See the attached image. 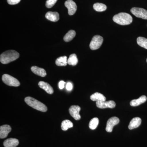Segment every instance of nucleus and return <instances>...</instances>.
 <instances>
[{
    "label": "nucleus",
    "instance_id": "nucleus-1",
    "mask_svg": "<svg viewBox=\"0 0 147 147\" xmlns=\"http://www.w3.org/2000/svg\"><path fill=\"white\" fill-rule=\"evenodd\" d=\"M19 57L18 52L13 50H8L3 53L0 56V61L3 64H8L16 60Z\"/></svg>",
    "mask_w": 147,
    "mask_h": 147
},
{
    "label": "nucleus",
    "instance_id": "nucleus-2",
    "mask_svg": "<svg viewBox=\"0 0 147 147\" xmlns=\"http://www.w3.org/2000/svg\"><path fill=\"white\" fill-rule=\"evenodd\" d=\"M113 20L119 25L125 26L131 24L133 21V18L130 14L125 12H121L115 15L113 17Z\"/></svg>",
    "mask_w": 147,
    "mask_h": 147
},
{
    "label": "nucleus",
    "instance_id": "nucleus-3",
    "mask_svg": "<svg viewBox=\"0 0 147 147\" xmlns=\"http://www.w3.org/2000/svg\"><path fill=\"white\" fill-rule=\"evenodd\" d=\"M25 101L28 105L36 110L42 112L47 111V107L45 104L33 98L30 96L26 97L25 98Z\"/></svg>",
    "mask_w": 147,
    "mask_h": 147
},
{
    "label": "nucleus",
    "instance_id": "nucleus-4",
    "mask_svg": "<svg viewBox=\"0 0 147 147\" xmlns=\"http://www.w3.org/2000/svg\"><path fill=\"white\" fill-rule=\"evenodd\" d=\"M3 82L7 86H10L18 87L20 83L16 78L7 74H3L2 76Z\"/></svg>",
    "mask_w": 147,
    "mask_h": 147
},
{
    "label": "nucleus",
    "instance_id": "nucleus-5",
    "mask_svg": "<svg viewBox=\"0 0 147 147\" xmlns=\"http://www.w3.org/2000/svg\"><path fill=\"white\" fill-rule=\"evenodd\" d=\"M103 38L100 35L94 36L92 38L90 44V47L92 50H96L99 49L102 45Z\"/></svg>",
    "mask_w": 147,
    "mask_h": 147
},
{
    "label": "nucleus",
    "instance_id": "nucleus-6",
    "mask_svg": "<svg viewBox=\"0 0 147 147\" xmlns=\"http://www.w3.org/2000/svg\"><path fill=\"white\" fill-rule=\"evenodd\" d=\"M130 11L136 17L147 20V10L144 9L133 7Z\"/></svg>",
    "mask_w": 147,
    "mask_h": 147
},
{
    "label": "nucleus",
    "instance_id": "nucleus-7",
    "mask_svg": "<svg viewBox=\"0 0 147 147\" xmlns=\"http://www.w3.org/2000/svg\"><path fill=\"white\" fill-rule=\"evenodd\" d=\"M65 5L68 9L69 15H73L77 10V5L76 3L72 0H67L65 3Z\"/></svg>",
    "mask_w": 147,
    "mask_h": 147
},
{
    "label": "nucleus",
    "instance_id": "nucleus-8",
    "mask_svg": "<svg viewBox=\"0 0 147 147\" xmlns=\"http://www.w3.org/2000/svg\"><path fill=\"white\" fill-rule=\"evenodd\" d=\"M81 110L80 107L78 105H72L69 108V113L71 117L76 120H79L81 118L79 112Z\"/></svg>",
    "mask_w": 147,
    "mask_h": 147
},
{
    "label": "nucleus",
    "instance_id": "nucleus-9",
    "mask_svg": "<svg viewBox=\"0 0 147 147\" xmlns=\"http://www.w3.org/2000/svg\"><path fill=\"white\" fill-rule=\"evenodd\" d=\"M96 105L98 108L100 109L106 108H113L116 106V103L113 100L108 101H98L96 102Z\"/></svg>",
    "mask_w": 147,
    "mask_h": 147
},
{
    "label": "nucleus",
    "instance_id": "nucleus-10",
    "mask_svg": "<svg viewBox=\"0 0 147 147\" xmlns=\"http://www.w3.org/2000/svg\"><path fill=\"white\" fill-rule=\"evenodd\" d=\"M119 122V119L117 117H113L110 118L108 121L106 125V131L108 132L113 131V127L117 125Z\"/></svg>",
    "mask_w": 147,
    "mask_h": 147
},
{
    "label": "nucleus",
    "instance_id": "nucleus-11",
    "mask_svg": "<svg viewBox=\"0 0 147 147\" xmlns=\"http://www.w3.org/2000/svg\"><path fill=\"white\" fill-rule=\"evenodd\" d=\"M11 128L8 125H4L0 127V138L4 139L7 137L9 133L11 131Z\"/></svg>",
    "mask_w": 147,
    "mask_h": 147
},
{
    "label": "nucleus",
    "instance_id": "nucleus-12",
    "mask_svg": "<svg viewBox=\"0 0 147 147\" xmlns=\"http://www.w3.org/2000/svg\"><path fill=\"white\" fill-rule=\"evenodd\" d=\"M40 88L44 90L46 92L49 94H53L54 93V90L53 88L48 83L46 82L40 81L38 84Z\"/></svg>",
    "mask_w": 147,
    "mask_h": 147
},
{
    "label": "nucleus",
    "instance_id": "nucleus-13",
    "mask_svg": "<svg viewBox=\"0 0 147 147\" xmlns=\"http://www.w3.org/2000/svg\"><path fill=\"white\" fill-rule=\"evenodd\" d=\"M45 18L49 21L56 22L59 19V15L57 12L48 11L45 14Z\"/></svg>",
    "mask_w": 147,
    "mask_h": 147
},
{
    "label": "nucleus",
    "instance_id": "nucleus-14",
    "mask_svg": "<svg viewBox=\"0 0 147 147\" xmlns=\"http://www.w3.org/2000/svg\"><path fill=\"white\" fill-rule=\"evenodd\" d=\"M18 144L19 141L15 138H9L5 140L3 143L5 147H16Z\"/></svg>",
    "mask_w": 147,
    "mask_h": 147
},
{
    "label": "nucleus",
    "instance_id": "nucleus-15",
    "mask_svg": "<svg viewBox=\"0 0 147 147\" xmlns=\"http://www.w3.org/2000/svg\"><path fill=\"white\" fill-rule=\"evenodd\" d=\"M31 69L34 74L41 77H45L47 75L46 71L44 69L40 68L38 67L34 66L32 67Z\"/></svg>",
    "mask_w": 147,
    "mask_h": 147
},
{
    "label": "nucleus",
    "instance_id": "nucleus-16",
    "mask_svg": "<svg viewBox=\"0 0 147 147\" xmlns=\"http://www.w3.org/2000/svg\"><path fill=\"white\" fill-rule=\"evenodd\" d=\"M142 123V119L139 117H135L132 119L129 125L128 128L129 129H134L140 126Z\"/></svg>",
    "mask_w": 147,
    "mask_h": 147
},
{
    "label": "nucleus",
    "instance_id": "nucleus-17",
    "mask_svg": "<svg viewBox=\"0 0 147 147\" xmlns=\"http://www.w3.org/2000/svg\"><path fill=\"white\" fill-rule=\"evenodd\" d=\"M147 99L146 96L145 95H143L139 97L138 99H134V100H131L130 102V105L131 106H133V107L139 106L146 102Z\"/></svg>",
    "mask_w": 147,
    "mask_h": 147
},
{
    "label": "nucleus",
    "instance_id": "nucleus-18",
    "mask_svg": "<svg viewBox=\"0 0 147 147\" xmlns=\"http://www.w3.org/2000/svg\"><path fill=\"white\" fill-rule=\"evenodd\" d=\"M91 100L93 101H105L106 98L100 93H95L90 96Z\"/></svg>",
    "mask_w": 147,
    "mask_h": 147
},
{
    "label": "nucleus",
    "instance_id": "nucleus-19",
    "mask_svg": "<svg viewBox=\"0 0 147 147\" xmlns=\"http://www.w3.org/2000/svg\"><path fill=\"white\" fill-rule=\"evenodd\" d=\"M55 63L59 66H65L67 64V57L66 56L60 57L56 59Z\"/></svg>",
    "mask_w": 147,
    "mask_h": 147
},
{
    "label": "nucleus",
    "instance_id": "nucleus-20",
    "mask_svg": "<svg viewBox=\"0 0 147 147\" xmlns=\"http://www.w3.org/2000/svg\"><path fill=\"white\" fill-rule=\"evenodd\" d=\"M76 36V32L73 30H70L64 36L63 39L65 42L71 41Z\"/></svg>",
    "mask_w": 147,
    "mask_h": 147
},
{
    "label": "nucleus",
    "instance_id": "nucleus-21",
    "mask_svg": "<svg viewBox=\"0 0 147 147\" xmlns=\"http://www.w3.org/2000/svg\"><path fill=\"white\" fill-rule=\"evenodd\" d=\"M93 8L96 11L102 12L106 10L107 9V6L104 4L97 3L94 4Z\"/></svg>",
    "mask_w": 147,
    "mask_h": 147
},
{
    "label": "nucleus",
    "instance_id": "nucleus-22",
    "mask_svg": "<svg viewBox=\"0 0 147 147\" xmlns=\"http://www.w3.org/2000/svg\"><path fill=\"white\" fill-rule=\"evenodd\" d=\"M73 126V123L69 120H65L63 121L61 123V127L63 131H66L69 128H71Z\"/></svg>",
    "mask_w": 147,
    "mask_h": 147
},
{
    "label": "nucleus",
    "instance_id": "nucleus-23",
    "mask_svg": "<svg viewBox=\"0 0 147 147\" xmlns=\"http://www.w3.org/2000/svg\"><path fill=\"white\" fill-rule=\"evenodd\" d=\"M78 59L76 54H73L70 55L67 59V64L69 65H76L78 63Z\"/></svg>",
    "mask_w": 147,
    "mask_h": 147
},
{
    "label": "nucleus",
    "instance_id": "nucleus-24",
    "mask_svg": "<svg viewBox=\"0 0 147 147\" xmlns=\"http://www.w3.org/2000/svg\"><path fill=\"white\" fill-rule=\"evenodd\" d=\"M137 43L142 47L147 49V39L143 37H139L137 38Z\"/></svg>",
    "mask_w": 147,
    "mask_h": 147
},
{
    "label": "nucleus",
    "instance_id": "nucleus-25",
    "mask_svg": "<svg viewBox=\"0 0 147 147\" xmlns=\"http://www.w3.org/2000/svg\"><path fill=\"white\" fill-rule=\"evenodd\" d=\"M98 123H99V120L98 118L96 117L94 118L90 121L89 124L90 128L92 130L95 129L98 125Z\"/></svg>",
    "mask_w": 147,
    "mask_h": 147
},
{
    "label": "nucleus",
    "instance_id": "nucleus-26",
    "mask_svg": "<svg viewBox=\"0 0 147 147\" xmlns=\"http://www.w3.org/2000/svg\"><path fill=\"white\" fill-rule=\"evenodd\" d=\"M58 0H47L46 1V7L48 8H50L53 7V6L55 5V4L57 2Z\"/></svg>",
    "mask_w": 147,
    "mask_h": 147
},
{
    "label": "nucleus",
    "instance_id": "nucleus-27",
    "mask_svg": "<svg viewBox=\"0 0 147 147\" xmlns=\"http://www.w3.org/2000/svg\"><path fill=\"white\" fill-rule=\"evenodd\" d=\"M21 1V0H7V2L9 4L14 5L18 3Z\"/></svg>",
    "mask_w": 147,
    "mask_h": 147
},
{
    "label": "nucleus",
    "instance_id": "nucleus-28",
    "mask_svg": "<svg viewBox=\"0 0 147 147\" xmlns=\"http://www.w3.org/2000/svg\"><path fill=\"white\" fill-rule=\"evenodd\" d=\"M66 89L68 91H71L73 88V85L70 82H68L66 84Z\"/></svg>",
    "mask_w": 147,
    "mask_h": 147
},
{
    "label": "nucleus",
    "instance_id": "nucleus-29",
    "mask_svg": "<svg viewBox=\"0 0 147 147\" xmlns=\"http://www.w3.org/2000/svg\"><path fill=\"white\" fill-rule=\"evenodd\" d=\"M65 82L63 81H61L59 82V87L60 89H63L65 86Z\"/></svg>",
    "mask_w": 147,
    "mask_h": 147
},
{
    "label": "nucleus",
    "instance_id": "nucleus-30",
    "mask_svg": "<svg viewBox=\"0 0 147 147\" xmlns=\"http://www.w3.org/2000/svg\"><path fill=\"white\" fill-rule=\"evenodd\" d=\"M146 61H147V59Z\"/></svg>",
    "mask_w": 147,
    "mask_h": 147
}]
</instances>
